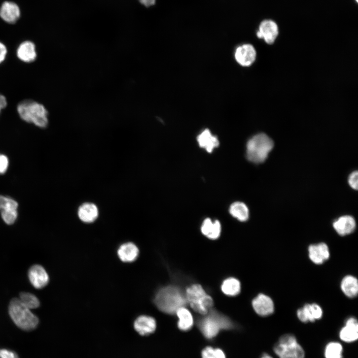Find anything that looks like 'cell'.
Here are the masks:
<instances>
[{
	"label": "cell",
	"mask_w": 358,
	"mask_h": 358,
	"mask_svg": "<svg viewBox=\"0 0 358 358\" xmlns=\"http://www.w3.org/2000/svg\"><path fill=\"white\" fill-rule=\"evenodd\" d=\"M196 324L203 337L209 341L213 340L221 331L235 328V325L230 318L212 309L198 319Z\"/></svg>",
	"instance_id": "6da1fadb"
},
{
	"label": "cell",
	"mask_w": 358,
	"mask_h": 358,
	"mask_svg": "<svg viewBox=\"0 0 358 358\" xmlns=\"http://www.w3.org/2000/svg\"><path fill=\"white\" fill-rule=\"evenodd\" d=\"M155 303L163 312L173 314L186 304L185 294L178 287L168 286L161 288L156 294Z\"/></svg>",
	"instance_id": "7a4b0ae2"
},
{
	"label": "cell",
	"mask_w": 358,
	"mask_h": 358,
	"mask_svg": "<svg viewBox=\"0 0 358 358\" xmlns=\"http://www.w3.org/2000/svg\"><path fill=\"white\" fill-rule=\"evenodd\" d=\"M17 111L20 117L26 122L42 128L48 125V112L41 103L31 100H24L18 104Z\"/></svg>",
	"instance_id": "3957f363"
},
{
	"label": "cell",
	"mask_w": 358,
	"mask_h": 358,
	"mask_svg": "<svg viewBox=\"0 0 358 358\" xmlns=\"http://www.w3.org/2000/svg\"><path fill=\"white\" fill-rule=\"evenodd\" d=\"M274 146L272 139L265 133L256 134L247 143L246 155L250 162L260 164L263 163Z\"/></svg>",
	"instance_id": "277c9868"
},
{
	"label": "cell",
	"mask_w": 358,
	"mask_h": 358,
	"mask_svg": "<svg viewBox=\"0 0 358 358\" xmlns=\"http://www.w3.org/2000/svg\"><path fill=\"white\" fill-rule=\"evenodd\" d=\"M8 312L15 325L23 330H33L38 324L37 317L22 304L18 298L11 299L8 306Z\"/></svg>",
	"instance_id": "5b68a950"
},
{
	"label": "cell",
	"mask_w": 358,
	"mask_h": 358,
	"mask_svg": "<svg viewBox=\"0 0 358 358\" xmlns=\"http://www.w3.org/2000/svg\"><path fill=\"white\" fill-rule=\"evenodd\" d=\"M185 295L191 308L201 315L207 314L213 306L212 298L199 284H194L188 287Z\"/></svg>",
	"instance_id": "8992f818"
},
{
	"label": "cell",
	"mask_w": 358,
	"mask_h": 358,
	"mask_svg": "<svg viewBox=\"0 0 358 358\" xmlns=\"http://www.w3.org/2000/svg\"><path fill=\"white\" fill-rule=\"evenodd\" d=\"M273 351L279 358H305L303 348L292 334L282 335L274 345Z\"/></svg>",
	"instance_id": "52a82bcc"
},
{
	"label": "cell",
	"mask_w": 358,
	"mask_h": 358,
	"mask_svg": "<svg viewBox=\"0 0 358 358\" xmlns=\"http://www.w3.org/2000/svg\"><path fill=\"white\" fill-rule=\"evenodd\" d=\"M278 33L276 23L271 19H265L260 23L257 36L260 39H263L267 43L271 44L275 41Z\"/></svg>",
	"instance_id": "ba28073f"
},
{
	"label": "cell",
	"mask_w": 358,
	"mask_h": 358,
	"mask_svg": "<svg viewBox=\"0 0 358 358\" xmlns=\"http://www.w3.org/2000/svg\"><path fill=\"white\" fill-rule=\"evenodd\" d=\"M234 56L239 65L243 67H248L255 62L256 51L252 45L244 44L236 48Z\"/></svg>",
	"instance_id": "9c48e42d"
},
{
	"label": "cell",
	"mask_w": 358,
	"mask_h": 358,
	"mask_svg": "<svg viewBox=\"0 0 358 358\" xmlns=\"http://www.w3.org/2000/svg\"><path fill=\"white\" fill-rule=\"evenodd\" d=\"M252 304L254 310L260 316H268L274 312L273 302L270 297L266 294H258L253 300Z\"/></svg>",
	"instance_id": "30bf717a"
},
{
	"label": "cell",
	"mask_w": 358,
	"mask_h": 358,
	"mask_svg": "<svg viewBox=\"0 0 358 358\" xmlns=\"http://www.w3.org/2000/svg\"><path fill=\"white\" fill-rule=\"evenodd\" d=\"M323 315L322 308L316 303L306 304L297 311V316L302 322H314Z\"/></svg>",
	"instance_id": "8fae6325"
},
{
	"label": "cell",
	"mask_w": 358,
	"mask_h": 358,
	"mask_svg": "<svg viewBox=\"0 0 358 358\" xmlns=\"http://www.w3.org/2000/svg\"><path fill=\"white\" fill-rule=\"evenodd\" d=\"M28 278L31 284L37 289L45 287L49 282V276L44 268L39 265L30 267L28 272Z\"/></svg>",
	"instance_id": "7c38bea8"
},
{
	"label": "cell",
	"mask_w": 358,
	"mask_h": 358,
	"mask_svg": "<svg viewBox=\"0 0 358 358\" xmlns=\"http://www.w3.org/2000/svg\"><path fill=\"white\" fill-rule=\"evenodd\" d=\"M308 250L309 259L317 265L323 264L330 257L329 248L324 243L311 245Z\"/></svg>",
	"instance_id": "4fadbf2b"
},
{
	"label": "cell",
	"mask_w": 358,
	"mask_h": 358,
	"mask_svg": "<svg viewBox=\"0 0 358 358\" xmlns=\"http://www.w3.org/2000/svg\"><path fill=\"white\" fill-rule=\"evenodd\" d=\"M339 336L342 341L351 343L357 340L358 338V323L357 319L350 317L347 319L345 325L340 331Z\"/></svg>",
	"instance_id": "5bb4252c"
},
{
	"label": "cell",
	"mask_w": 358,
	"mask_h": 358,
	"mask_svg": "<svg viewBox=\"0 0 358 358\" xmlns=\"http://www.w3.org/2000/svg\"><path fill=\"white\" fill-rule=\"evenodd\" d=\"M20 10L17 4L13 2L6 1L0 7V17L6 22L13 24L19 18Z\"/></svg>",
	"instance_id": "9a60e30c"
},
{
	"label": "cell",
	"mask_w": 358,
	"mask_h": 358,
	"mask_svg": "<svg viewBox=\"0 0 358 358\" xmlns=\"http://www.w3.org/2000/svg\"><path fill=\"white\" fill-rule=\"evenodd\" d=\"M336 232L341 236H345L353 232L356 227V221L350 215H344L336 219L333 223Z\"/></svg>",
	"instance_id": "2e32d148"
},
{
	"label": "cell",
	"mask_w": 358,
	"mask_h": 358,
	"mask_svg": "<svg viewBox=\"0 0 358 358\" xmlns=\"http://www.w3.org/2000/svg\"><path fill=\"white\" fill-rule=\"evenodd\" d=\"M135 330L141 335L146 336L154 333L156 328V322L152 317L142 315L134 322Z\"/></svg>",
	"instance_id": "e0dca14e"
},
{
	"label": "cell",
	"mask_w": 358,
	"mask_h": 358,
	"mask_svg": "<svg viewBox=\"0 0 358 358\" xmlns=\"http://www.w3.org/2000/svg\"><path fill=\"white\" fill-rule=\"evenodd\" d=\"M18 59L25 63H31L37 57L35 45L30 41H25L18 46L16 50Z\"/></svg>",
	"instance_id": "ac0fdd59"
},
{
	"label": "cell",
	"mask_w": 358,
	"mask_h": 358,
	"mask_svg": "<svg viewBox=\"0 0 358 358\" xmlns=\"http://www.w3.org/2000/svg\"><path fill=\"white\" fill-rule=\"evenodd\" d=\"M197 141L199 146L209 153L212 152L219 145L217 137L212 135L208 129H204L197 136Z\"/></svg>",
	"instance_id": "d6986e66"
},
{
	"label": "cell",
	"mask_w": 358,
	"mask_h": 358,
	"mask_svg": "<svg viewBox=\"0 0 358 358\" xmlns=\"http://www.w3.org/2000/svg\"><path fill=\"white\" fill-rule=\"evenodd\" d=\"M80 219L85 223L94 222L98 217V210L97 206L92 203H85L82 204L78 210Z\"/></svg>",
	"instance_id": "ffe728a7"
},
{
	"label": "cell",
	"mask_w": 358,
	"mask_h": 358,
	"mask_svg": "<svg viewBox=\"0 0 358 358\" xmlns=\"http://www.w3.org/2000/svg\"><path fill=\"white\" fill-rule=\"evenodd\" d=\"M119 259L124 262L134 261L139 255V250L132 243H126L122 244L117 251Z\"/></svg>",
	"instance_id": "44dd1931"
},
{
	"label": "cell",
	"mask_w": 358,
	"mask_h": 358,
	"mask_svg": "<svg viewBox=\"0 0 358 358\" xmlns=\"http://www.w3.org/2000/svg\"><path fill=\"white\" fill-rule=\"evenodd\" d=\"M221 224L218 220L212 222L209 218H206L201 227L202 234L211 239H217L221 233Z\"/></svg>",
	"instance_id": "7402d4cb"
},
{
	"label": "cell",
	"mask_w": 358,
	"mask_h": 358,
	"mask_svg": "<svg viewBox=\"0 0 358 358\" xmlns=\"http://www.w3.org/2000/svg\"><path fill=\"white\" fill-rule=\"evenodd\" d=\"M343 292L349 298L356 297L358 293V279L351 275L345 276L341 283Z\"/></svg>",
	"instance_id": "603a6c76"
},
{
	"label": "cell",
	"mask_w": 358,
	"mask_h": 358,
	"mask_svg": "<svg viewBox=\"0 0 358 358\" xmlns=\"http://www.w3.org/2000/svg\"><path fill=\"white\" fill-rule=\"evenodd\" d=\"M178 317V327L182 331L190 330L193 325V319L190 312L184 307L179 308L176 312Z\"/></svg>",
	"instance_id": "cb8c5ba5"
},
{
	"label": "cell",
	"mask_w": 358,
	"mask_h": 358,
	"mask_svg": "<svg viewBox=\"0 0 358 358\" xmlns=\"http://www.w3.org/2000/svg\"><path fill=\"white\" fill-rule=\"evenodd\" d=\"M229 212L232 216L240 221H246L249 218V209L243 202L237 201L233 203L230 207Z\"/></svg>",
	"instance_id": "d4e9b609"
},
{
	"label": "cell",
	"mask_w": 358,
	"mask_h": 358,
	"mask_svg": "<svg viewBox=\"0 0 358 358\" xmlns=\"http://www.w3.org/2000/svg\"><path fill=\"white\" fill-rule=\"evenodd\" d=\"M221 290L227 295L235 296L238 294L240 291V282L236 278H228L223 282Z\"/></svg>",
	"instance_id": "484cf974"
},
{
	"label": "cell",
	"mask_w": 358,
	"mask_h": 358,
	"mask_svg": "<svg viewBox=\"0 0 358 358\" xmlns=\"http://www.w3.org/2000/svg\"><path fill=\"white\" fill-rule=\"evenodd\" d=\"M343 347L336 342L329 343L325 347L324 356L325 358H343Z\"/></svg>",
	"instance_id": "4316f807"
},
{
	"label": "cell",
	"mask_w": 358,
	"mask_h": 358,
	"mask_svg": "<svg viewBox=\"0 0 358 358\" xmlns=\"http://www.w3.org/2000/svg\"><path fill=\"white\" fill-rule=\"evenodd\" d=\"M18 299L22 304L30 310L37 308L40 305V301L38 298L29 292H21Z\"/></svg>",
	"instance_id": "83f0119b"
},
{
	"label": "cell",
	"mask_w": 358,
	"mask_h": 358,
	"mask_svg": "<svg viewBox=\"0 0 358 358\" xmlns=\"http://www.w3.org/2000/svg\"><path fill=\"white\" fill-rule=\"evenodd\" d=\"M18 203L8 196L0 195V211L15 209H17Z\"/></svg>",
	"instance_id": "f1b7e54d"
},
{
	"label": "cell",
	"mask_w": 358,
	"mask_h": 358,
	"mask_svg": "<svg viewBox=\"0 0 358 358\" xmlns=\"http://www.w3.org/2000/svg\"><path fill=\"white\" fill-rule=\"evenodd\" d=\"M17 210L15 209L1 211V217L3 221L8 225L13 224L17 217Z\"/></svg>",
	"instance_id": "f546056e"
},
{
	"label": "cell",
	"mask_w": 358,
	"mask_h": 358,
	"mask_svg": "<svg viewBox=\"0 0 358 358\" xmlns=\"http://www.w3.org/2000/svg\"><path fill=\"white\" fill-rule=\"evenodd\" d=\"M8 158L4 155L0 154V175L4 174L8 167Z\"/></svg>",
	"instance_id": "4dcf8cb0"
},
{
	"label": "cell",
	"mask_w": 358,
	"mask_h": 358,
	"mask_svg": "<svg viewBox=\"0 0 358 358\" xmlns=\"http://www.w3.org/2000/svg\"><path fill=\"white\" fill-rule=\"evenodd\" d=\"M358 171L353 172L349 176L348 183L350 186L353 189H358Z\"/></svg>",
	"instance_id": "1f68e13d"
},
{
	"label": "cell",
	"mask_w": 358,
	"mask_h": 358,
	"mask_svg": "<svg viewBox=\"0 0 358 358\" xmlns=\"http://www.w3.org/2000/svg\"><path fill=\"white\" fill-rule=\"evenodd\" d=\"M202 358H215V349L211 346L204 348L201 353Z\"/></svg>",
	"instance_id": "d6a6232c"
},
{
	"label": "cell",
	"mask_w": 358,
	"mask_h": 358,
	"mask_svg": "<svg viewBox=\"0 0 358 358\" xmlns=\"http://www.w3.org/2000/svg\"><path fill=\"white\" fill-rule=\"evenodd\" d=\"M0 358H19L14 352L6 349H0Z\"/></svg>",
	"instance_id": "836d02e7"
},
{
	"label": "cell",
	"mask_w": 358,
	"mask_h": 358,
	"mask_svg": "<svg viewBox=\"0 0 358 358\" xmlns=\"http://www.w3.org/2000/svg\"><path fill=\"white\" fill-rule=\"evenodd\" d=\"M7 52V48L5 45L0 42V64L4 61Z\"/></svg>",
	"instance_id": "e575fe53"
},
{
	"label": "cell",
	"mask_w": 358,
	"mask_h": 358,
	"mask_svg": "<svg viewBox=\"0 0 358 358\" xmlns=\"http://www.w3.org/2000/svg\"><path fill=\"white\" fill-rule=\"evenodd\" d=\"M215 358H226L224 351L220 348L215 349Z\"/></svg>",
	"instance_id": "d590c367"
},
{
	"label": "cell",
	"mask_w": 358,
	"mask_h": 358,
	"mask_svg": "<svg viewBox=\"0 0 358 358\" xmlns=\"http://www.w3.org/2000/svg\"><path fill=\"white\" fill-rule=\"evenodd\" d=\"M156 0H139L140 3L146 7H150L154 5Z\"/></svg>",
	"instance_id": "8d00e7d4"
},
{
	"label": "cell",
	"mask_w": 358,
	"mask_h": 358,
	"mask_svg": "<svg viewBox=\"0 0 358 358\" xmlns=\"http://www.w3.org/2000/svg\"><path fill=\"white\" fill-rule=\"evenodd\" d=\"M7 105V101L5 96L0 94V113L2 109H4Z\"/></svg>",
	"instance_id": "74e56055"
},
{
	"label": "cell",
	"mask_w": 358,
	"mask_h": 358,
	"mask_svg": "<svg viewBox=\"0 0 358 358\" xmlns=\"http://www.w3.org/2000/svg\"><path fill=\"white\" fill-rule=\"evenodd\" d=\"M261 358H273L271 356L269 355L267 353H264L263 354Z\"/></svg>",
	"instance_id": "f35d334b"
},
{
	"label": "cell",
	"mask_w": 358,
	"mask_h": 358,
	"mask_svg": "<svg viewBox=\"0 0 358 358\" xmlns=\"http://www.w3.org/2000/svg\"><path fill=\"white\" fill-rule=\"evenodd\" d=\"M356 1L358 2V0H356Z\"/></svg>",
	"instance_id": "ab89813d"
}]
</instances>
